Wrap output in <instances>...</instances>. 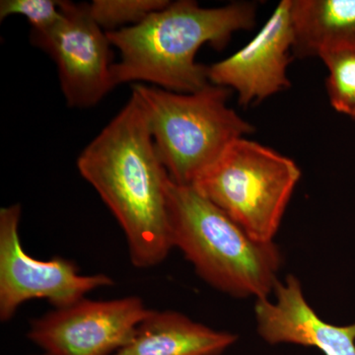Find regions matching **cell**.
<instances>
[{"label": "cell", "mask_w": 355, "mask_h": 355, "mask_svg": "<svg viewBox=\"0 0 355 355\" xmlns=\"http://www.w3.org/2000/svg\"><path fill=\"white\" fill-rule=\"evenodd\" d=\"M77 168L120 224L132 265L150 268L164 261L174 249L172 180L137 95L132 93L120 113L84 148Z\"/></svg>", "instance_id": "6da1fadb"}, {"label": "cell", "mask_w": 355, "mask_h": 355, "mask_svg": "<svg viewBox=\"0 0 355 355\" xmlns=\"http://www.w3.org/2000/svg\"><path fill=\"white\" fill-rule=\"evenodd\" d=\"M257 6L233 2L205 8L193 0L169 2L139 24L107 33L120 51L114 85L153 83L171 92H197L209 85L207 67L196 62L203 44L221 50L236 32L251 30Z\"/></svg>", "instance_id": "7a4b0ae2"}, {"label": "cell", "mask_w": 355, "mask_h": 355, "mask_svg": "<svg viewBox=\"0 0 355 355\" xmlns=\"http://www.w3.org/2000/svg\"><path fill=\"white\" fill-rule=\"evenodd\" d=\"M169 209L173 248L203 282L231 297H270L284 265L275 241L254 239L191 186L172 181Z\"/></svg>", "instance_id": "3957f363"}, {"label": "cell", "mask_w": 355, "mask_h": 355, "mask_svg": "<svg viewBox=\"0 0 355 355\" xmlns=\"http://www.w3.org/2000/svg\"><path fill=\"white\" fill-rule=\"evenodd\" d=\"M230 89L209 83L193 93L132 84L156 150L174 183L193 186L235 140L254 132L228 106Z\"/></svg>", "instance_id": "277c9868"}, {"label": "cell", "mask_w": 355, "mask_h": 355, "mask_svg": "<svg viewBox=\"0 0 355 355\" xmlns=\"http://www.w3.org/2000/svg\"><path fill=\"white\" fill-rule=\"evenodd\" d=\"M300 178L292 159L242 137L191 187L254 239L272 242Z\"/></svg>", "instance_id": "5b68a950"}, {"label": "cell", "mask_w": 355, "mask_h": 355, "mask_svg": "<svg viewBox=\"0 0 355 355\" xmlns=\"http://www.w3.org/2000/svg\"><path fill=\"white\" fill-rule=\"evenodd\" d=\"M19 203L0 210V320L12 319L20 306L33 299H46L55 309L83 300L91 291L111 286L104 273L81 275L73 261L62 257L37 260L21 243Z\"/></svg>", "instance_id": "8992f818"}, {"label": "cell", "mask_w": 355, "mask_h": 355, "mask_svg": "<svg viewBox=\"0 0 355 355\" xmlns=\"http://www.w3.org/2000/svg\"><path fill=\"white\" fill-rule=\"evenodd\" d=\"M60 22L44 34H31V41L57 64L69 107L89 108L116 87L112 44L93 19L89 4L60 1Z\"/></svg>", "instance_id": "52a82bcc"}, {"label": "cell", "mask_w": 355, "mask_h": 355, "mask_svg": "<svg viewBox=\"0 0 355 355\" xmlns=\"http://www.w3.org/2000/svg\"><path fill=\"white\" fill-rule=\"evenodd\" d=\"M150 312L137 296L84 298L32 321L28 338L48 355H113Z\"/></svg>", "instance_id": "ba28073f"}, {"label": "cell", "mask_w": 355, "mask_h": 355, "mask_svg": "<svg viewBox=\"0 0 355 355\" xmlns=\"http://www.w3.org/2000/svg\"><path fill=\"white\" fill-rule=\"evenodd\" d=\"M293 44L291 0H282L246 46L207 67L209 83L235 90L241 106L268 99L291 86L287 67Z\"/></svg>", "instance_id": "9c48e42d"}, {"label": "cell", "mask_w": 355, "mask_h": 355, "mask_svg": "<svg viewBox=\"0 0 355 355\" xmlns=\"http://www.w3.org/2000/svg\"><path fill=\"white\" fill-rule=\"evenodd\" d=\"M270 298L254 302L257 331L268 345L315 347L324 355H355V323H328L308 303L300 280L293 275L279 280Z\"/></svg>", "instance_id": "30bf717a"}, {"label": "cell", "mask_w": 355, "mask_h": 355, "mask_svg": "<svg viewBox=\"0 0 355 355\" xmlns=\"http://www.w3.org/2000/svg\"><path fill=\"white\" fill-rule=\"evenodd\" d=\"M238 340L176 311H153L113 355H221Z\"/></svg>", "instance_id": "8fae6325"}, {"label": "cell", "mask_w": 355, "mask_h": 355, "mask_svg": "<svg viewBox=\"0 0 355 355\" xmlns=\"http://www.w3.org/2000/svg\"><path fill=\"white\" fill-rule=\"evenodd\" d=\"M296 58L355 49V0H291Z\"/></svg>", "instance_id": "7c38bea8"}, {"label": "cell", "mask_w": 355, "mask_h": 355, "mask_svg": "<svg viewBox=\"0 0 355 355\" xmlns=\"http://www.w3.org/2000/svg\"><path fill=\"white\" fill-rule=\"evenodd\" d=\"M319 58L329 71L326 85L331 107L349 114L355 103V49L327 51Z\"/></svg>", "instance_id": "4fadbf2b"}, {"label": "cell", "mask_w": 355, "mask_h": 355, "mask_svg": "<svg viewBox=\"0 0 355 355\" xmlns=\"http://www.w3.org/2000/svg\"><path fill=\"white\" fill-rule=\"evenodd\" d=\"M167 0H94L89 4L91 15L105 32L135 26L155 11L164 8Z\"/></svg>", "instance_id": "5bb4252c"}, {"label": "cell", "mask_w": 355, "mask_h": 355, "mask_svg": "<svg viewBox=\"0 0 355 355\" xmlns=\"http://www.w3.org/2000/svg\"><path fill=\"white\" fill-rule=\"evenodd\" d=\"M24 16L32 27L31 34H44L62 19L60 1L55 0H2L0 20L10 15Z\"/></svg>", "instance_id": "9a60e30c"}, {"label": "cell", "mask_w": 355, "mask_h": 355, "mask_svg": "<svg viewBox=\"0 0 355 355\" xmlns=\"http://www.w3.org/2000/svg\"><path fill=\"white\" fill-rule=\"evenodd\" d=\"M347 116H352L354 120H355V103L354 106H352V110H350L349 114Z\"/></svg>", "instance_id": "2e32d148"}, {"label": "cell", "mask_w": 355, "mask_h": 355, "mask_svg": "<svg viewBox=\"0 0 355 355\" xmlns=\"http://www.w3.org/2000/svg\"><path fill=\"white\" fill-rule=\"evenodd\" d=\"M41 355H48V354H41Z\"/></svg>", "instance_id": "e0dca14e"}]
</instances>
